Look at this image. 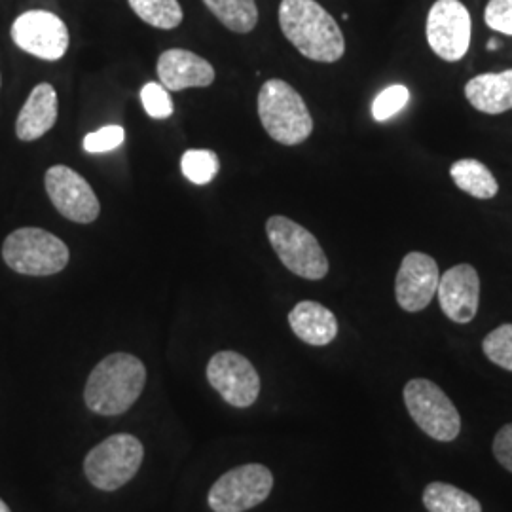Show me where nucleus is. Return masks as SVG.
Instances as JSON below:
<instances>
[{
  "mask_svg": "<svg viewBox=\"0 0 512 512\" xmlns=\"http://www.w3.org/2000/svg\"><path fill=\"white\" fill-rule=\"evenodd\" d=\"M279 25L294 48L317 63H336L346 52L340 25L315 0H283Z\"/></svg>",
  "mask_w": 512,
  "mask_h": 512,
  "instance_id": "nucleus-1",
  "label": "nucleus"
},
{
  "mask_svg": "<svg viewBox=\"0 0 512 512\" xmlns=\"http://www.w3.org/2000/svg\"><path fill=\"white\" fill-rule=\"evenodd\" d=\"M147 368L129 353H112L99 361L84 389V403L99 416H120L141 397Z\"/></svg>",
  "mask_w": 512,
  "mask_h": 512,
  "instance_id": "nucleus-2",
  "label": "nucleus"
},
{
  "mask_svg": "<svg viewBox=\"0 0 512 512\" xmlns=\"http://www.w3.org/2000/svg\"><path fill=\"white\" fill-rule=\"evenodd\" d=\"M258 118L262 128L285 147L302 145L313 131V118L302 95L285 80L272 78L258 92Z\"/></svg>",
  "mask_w": 512,
  "mask_h": 512,
  "instance_id": "nucleus-3",
  "label": "nucleus"
},
{
  "mask_svg": "<svg viewBox=\"0 0 512 512\" xmlns=\"http://www.w3.org/2000/svg\"><path fill=\"white\" fill-rule=\"evenodd\" d=\"M2 258L18 274L46 277L63 272L71 253L65 241L42 228H19L4 239Z\"/></svg>",
  "mask_w": 512,
  "mask_h": 512,
  "instance_id": "nucleus-4",
  "label": "nucleus"
},
{
  "mask_svg": "<svg viewBox=\"0 0 512 512\" xmlns=\"http://www.w3.org/2000/svg\"><path fill=\"white\" fill-rule=\"evenodd\" d=\"M266 234L281 264L294 275L319 281L329 274V258L317 238L298 222L275 215L266 222Z\"/></svg>",
  "mask_w": 512,
  "mask_h": 512,
  "instance_id": "nucleus-5",
  "label": "nucleus"
},
{
  "mask_svg": "<svg viewBox=\"0 0 512 512\" xmlns=\"http://www.w3.org/2000/svg\"><path fill=\"white\" fill-rule=\"evenodd\" d=\"M145 459L141 440L118 433L99 442L84 459V473L97 490L116 492L139 473Z\"/></svg>",
  "mask_w": 512,
  "mask_h": 512,
  "instance_id": "nucleus-6",
  "label": "nucleus"
},
{
  "mask_svg": "<svg viewBox=\"0 0 512 512\" xmlns=\"http://www.w3.org/2000/svg\"><path fill=\"white\" fill-rule=\"evenodd\" d=\"M404 404L421 431L439 442H452L461 433V416L456 404L439 385L425 378H414L404 385Z\"/></svg>",
  "mask_w": 512,
  "mask_h": 512,
  "instance_id": "nucleus-7",
  "label": "nucleus"
},
{
  "mask_svg": "<svg viewBox=\"0 0 512 512\" xmlns=\"http://www.w3.org/2000/svg\"><path fill=\"white\" fill-rule=\"evenodd\" d=\"M272 490V471L260 463H247L220 476L209 490L207 503L213 512H247L264 503Z\"/></svg>",
  "mask_w": 512,
  "mask_h": 512,
  "instance_id": "nucleus-8",
  "label": "nucleus"
},
{
  "mask_svg": "<svg viewBox=\"0 0 512 512\" xmlns=\"http://www.w3.org/2000/svg\"><path fill=\"white\" fill-rule=\"evenodd\" d=\"M427 42L440 59L456 63L471 48V14L459 0H437L427 16Z\"/></svg>",
  "mask_w": 512,
  "mask_h": 512,
  "instance_id": "nucleus-9",
  "label": "nucleus"
},
{
  "mask_svg": "<svg viewBox=\"0 0 512 512\" xmlns=\"http://www.w3.org/2000/svg\"><path fill=\"white\" fill-rule=\"evenodd\" d=\"M207 380L220 397L236 408H249L260 395L255 366L238 351H219L207 365Z\"/></svg>",
  "mask_w": 512,
  "mask_h": 512,
  "instance_id": "nucleus-10",
  "label": "nucleus"
},
{
  "mask_svg": "<svg viewBox=\"0 0 512 512\" xmlns=\"http://www.w3.org/2000/svg\"><path fill=\"white\" fill-rule=\"evenodd\" d=\"M12 40L19 50L44 61H57L67 54L71 38L63 19L54 12L29 10L12 25Z\"/></svg>",
  "mask_w": 512,
  "mask_h": 512,
  "instance_id": "nucleus-11",
  "label": "nucleus"
},
{
  "mask_svg": "<svg viewBox=\"0 0 512 512\" xmlns=\"http://www.w3.org/2000/svg\"><path fill=\"white\" fill-rule=\"evenodd\" d=\"M44 186L55 209L67 220L78 224H92L101 213L90 183L67 165H54L46 171Z\"/></svg>",
  "mask_w": 512,
  "mask_h": 512,
  "instance_id": "nucleus-12",
  "label": "nucleus"
},
{
  "mask_svg": "<svg viewBox=\"0 0 512 512\" xmlns=\"http://www.w3.org/2000/svg\"><path fill=\"white\" fill-rule=\"evenodd\" d=\"M439 266L433 256L408 253L404 256L395 279V296L404 311L418 313L425 310L439 289Z\"/></svg>",
  "mask_w": 512,
  "mask_h": 512,
  "instance_id": "nucleus-13",
  "label": "nucleus"
},
{
  "mask_svg": "<svg viewBox=\"0 0 512 512\" xmlns=\"http://www.w3.org/2000/svg\"><path fill=\"white\" fill-rule=\"evenodd\" d=\"M439 304L444 315L458 323H471L480 304V277L471 264H458L439 279Z\"/></svg>",
  "mask_w": 512,
  "mask_h": 512,
  "instance_id": "nucleus-14",
  "label": "nucleus"
},
{
  "mask_svg": "<svg viewBox=\"0 0 512 512\" xmlns=\"http://www.w3.org/2000/svg\"><path fill=\"white\" fill-rule=\"evenodd\" d=\"M160 84L167 92H183L188 88H209L215 82V69L200 55L181 48L167 50L158 59Z\"/></svg>",
  "mask_w": 512,
  "mask_h": 512,
  "instance_id": "nucleus-15",
  "label": "nucleus"
},
{
  "mask_svg": "<svg viewBox=\"0 0 512 512\" xmlns=\"http://www.w3.org/2000/svg\"><path fill=\"white\" fill-rule=\"evenodd\" d=\"M57 122V92L52 84H38L19 110L16 135L19 141L31 143L44 137Z\"/></svg>",
  "mask_w": 512,
  "mask_h": 512,
  "instance_id": "nucleus-16",
  "label": "nucleus"
},
{
  "mask_svg": "<svg viewBox=\"0 0 512 512\" xmlns=\"http://www.w3.org/2000/svg\"><path fill=\"white\" fill-rule=\"evenodd\" d=\"M289 325L294 334L308 346L323 348L338 336L336 315L319 302H298L289 313Z\"/></svg>",
  "mask_w": 512,
  "mask_h": 512,
  "instance_id": "nucleus-17",
  "label": "nucleus"
},
{
  "mask_svg": "<svg viewBox=\"0 0 512 512\" xmlns=\"http://www.w3.org/2000/svg\"><path fill=\"white\" fill-rule=\"evenodd\" d=\"M465 97L484 114H503L512 109V69L484 73L465 84Z\"/></svg>",
  "mask_w": 512,
  "mask_h": 512,
  "instance_id": "nucleus-18",
  "label": "nucleus"
},
{
  "mask_svg": "<svg viewBox=\"0 0 512 512\" xmlns=\"http://www.w3.org/2000/svg\"><path fill=\"white\" fill-rule=\"evenodd\" d=\"M450 177L461 192L478 200H492L499 192V184L495 181L494 173L473 158H463L452 164Z\"/></svg>",
  "mask_w": 512,
  "mask_h": 512,
  "instance_id": "nucleus-19",
  "label": "nucleus"
},
{
  "mask_svg": "<svg viewBox=\"0 0 512 512\" xmlns=\"http://www.w3.org/2000/svg\"><path fill=\"white\" fill-rule=\"evenodd\" d=\"M203 4L226 29L238 35L251 33L258 23L255 0H203Z\"/></svg>",
  "mask_w": 512,
  "mask_h": 512,
  "instance_id": "nucleus-20",
  "label": "nucleus"
},
{
  "mask_svg": "<svg viewBox=\"0 0 512 512\" xmlns=\"http://www.w3.org/2000/svg\"><path fill=\"white\" fill-rule=\"evenodd\" d=\"M423 505L429 512H482L478 499L446 482H431L423 490Z\"/></svg>",
  "mask_w": 512,
  "mask_h": 512,
  "instance_id": "nucleus-21",
  "label": "nucleus"
},
{
  "mask_svg": "<svg viewBox=\"0 0 512 512\" xmlns=\"http://www.w3.org/2000/svg\"><path fill=\"white\" fill-rule=\"evenodd\" d=\"M131 10L156 29H175L183 23V8L179 0H128Z\"/></svg>",
  "mask_w": 512,
  "mask_h": 512,
  "instance_id": "nucleus-22",
  "label": "nucleus"
},
{
  "mask_svg": "<svg viewBox=\"0 0 512 512\" xmlns=\"http://www.w3.org/2000/svg\"><path fill=\"white\" fill-rule=\"evenodd\" d=\"M219 169L220 160L217 152L207 148L186 150L181 158V171L184 177L198 186L211 183L219 175Z\"/></svg>",
  "mask_w": 512,
  "mask_h": 512,
  "instance_id": "nucleus-23",
  "label": "nucleus"
},
{
  "mask_svg": "<svg viewBox=\"0 0 512 512\" xmlns=\"http://www.w3.org/2000/svg\"><path fill=\"white\" fill-rule=\"evenodd\" d=\"M484 355L505 370L512 372V325H501L482 340Z\"/></svg>",
  "mask_w": 512,
  "mask_h": 512,
  "instance_id": "nucleus-24",
  "label": "nucleus"
},
{
  "mask_svg": "<svg viewBox=\"0 0 512 512\" xmlns=\"http://www.w3.org/2000/svg\"><path fill=\"white\" fill-rule=\"evenodd\" d=\"M408 101H410L408 88L403 84H393L376 95L372 103V116L376 122H385L395 114H399L408 105Z\"/></svg>",
  "mask_w": 512,
  "mask_h": 512,
  "instance_id": "nucleus-25",
  "label": "nucleus"
},
{
  "mask_svg": "<svg viewBox=\"0 0 512 512\" xmlns=\"http://www.w3.org/2000/svg\"><path fill=\"white\" fill-rule=\"evenodd\" d=\"M141 101L148 116L154 120H165L173 114V101L162 84H156V82L145 84V88L141 90Z\"/></svg>",
  "mask_w": 512,
  "mask_h": 512,
  "instance_id": "nucleus-26",
  "label": "nucleus"
},
{
  "mask_svg": "<svg viewBox=\"0 0 512 512\" xmlns=\"http://www.w3.org/2000/svg\"><path fill=\"white\" fill-rule=\"evenodd\" d=\"M124 141H126V131L122 126H105L84 137V150L88 154H103V152L122 147Z\"/></svg>",
  "mask_w": 512,
  "mask_h": 512,
  "instance_id": "nucleus-27",
  "label": "nucleus"
},
{
  "mask_svg": "<svg viewBox=\"0 0 512 512\" xmlns=\"http://www.w3.org/2000/svg\"><path fill=\"white\" fill-rule=\"evenodd\" d=\"M484 21L495 33L512 37V0H490Z\"/></svg>",
  "mask_w": 512,
  "mask_h": 512,
  "instance_id": "nucleus-28",
  "label": "nucleus"
},
{
  "mask_svg": "<svg viewBox=\"0 0 512 512\" xmlns=\"http://www.w3.org/2000/svg\"><path fill=\"white\" fill-rule=\"evenodd\" d=\"M492 450H494L495 459L501 463V467H505L509 473H512V423L503 425L497 431Z\"/></svg>",
  "mask_w": 512,
  "mask_h": 512,
  "instance_id": "nucleus-29",
  "label": "nucleus"
},
{
  "mask_svg": "<svg viewBox=\"0 0 512 512\" xmlns=\"http://www.w3.org/2000/svg\"><path fill=\"white\" fill-rule=\"evenodd\" d=\"M495 48H501V42H497V40H490V42H488V50L492 52Z\"/></svg>",
  "mask_w": 512,
  "mask_h": 512,
  "instance_id": "nucleus-30",
  "label": "nucleus"
},
{
  "mask_svg": "<svg viewBox=\"0 0 512 512\" xmlns=\"http://www.w3.org/2000/svg\"><path fill=\"white\" fill-rule=\"evenodd\" d=\"M0 512H12L10 511V507H8V505H6L2 499H0Z\"/></svg>",
  "mask_w": 512,
  "mask_h": 512,
  "instance_id": "nucleus-31",
  "label": "nucleus"
}]
</instances>
